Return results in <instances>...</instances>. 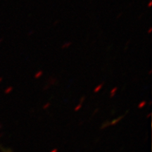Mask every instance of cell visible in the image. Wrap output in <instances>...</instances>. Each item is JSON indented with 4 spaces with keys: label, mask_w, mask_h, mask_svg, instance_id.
Returning <instances> with one entry per match:
<instances>
[{
    "label": "cell",
    "mask_w": 152,
    "mask_h": 152,
    "mask_svg": "<svg viewBox=\"0 0 152 152\" xmlns=\"http://www.w3.org/2000/svg\"><path fill=\"white\" fill-rule=\"evenodd\" d=\"M58 83V80H57L56 78H54V77H49L48 80V85H56V83Z\"/></svg>",
    "instance_id": "1"
},
{
    "label": "cell",
    "mask_w": 152,
    "mask_h": 152,
    "mask_svg": "<svg viewBox=\"0 0 152 152\" xmlns=\"http://www.w3.org/2000/svg\"><path fill=\"white\" fill-rule=\"evenodd\" d=\"M104 83H100L99 85H98L97 86H96V87H95V88L94 89V93H97V92H100V91L102 90V87H103V86H104Z\"/></svg>",
    "instance_id": "2"
},
{
    "label": "cell",
    "mask_w": 152,
    "mask_h": 152,
    "mask_svg": "<svg viewBox=\"0 0 152 152\" xmlns=\"http://www.w3.org/2000/svg\"><path fill=\"white\" fill-rule=\"evenodd\" d=\"M43 71H38L37 72H36L35 75H34V77H35V79H39L43 75Z\"/></svg>",
    "instance_id": "3"
},
{
    "label": "cell",
    "mask_w": 152,
    "mask_h": 152,
    "mask_svg": "<svg viewBox=\"0 0 152 152\" xmlns=\"http://www.w3.org/2000/svg\"><path fill=\"white\" fill-rule=\"evenodd\" d=\"M117 91H118V87H114L111 90V92H110V97H111V98L113 97V96H115V93L117 92Z\"/></svg>",
    "instance_id": "4"
},
{
    "label": "cell",
    "mask_w": 152,
    "mask_h": 152,
    "mask_svg": "<svg viewBox=\"0 0 152 152\" xmlns=\"http://www.w3.org/2000/svg\"><path fill=\"white\" fill-rule=\"evenodd\" d=\"M71 45H72V43L71 42H66L63 44L62 46H61V48L64 49H68V47H71Z\"/></svg>",
    "instance_id": "5"
},
{
    "label": "cell",
    "mask_w": 152,
    "mask_h": 152,
    "mask_svg": "<svg viewBox=\"0 0 152 152\" xmlns=\"http://www.w3.org/2000/svg\"><path fill=\"white\" fill-rule=\"evenodd\" d=\"M145 105H146V101H142V102H140V104H139V108L144 107Z\"/></svg>",
    "instance_id": "6"
},
{
    "label": "cell",
    "mask_w": 152,
    "mask_h": 152,
    "mask_svg": "<svg viewBox=\"0 0 152 152\" xmlns=\"http://www.w3.org/2000/svg\"><path fill=\"white\" fill-rule=\"evenodd\" d=\"M49 87H50V85L47 84V85H45V86L43 87V90H47L48 89H49Z\"/></svg>",
    "instance_id": "7"
},
{
    "label": "cell",
    "mask_w": 152,
    "mask_h": 152,
    "mask_svg": "<svg viewBox=\"0 0 152 152\" xmlns=\"http://www.w3.org/2000/svg\"><path fill=\"white\" fill-rule=\"evenodd\" d=\"M85 96H82L81 97V99H80V104L83 103V102H84L85 101Z\"/></svg>",
    "instance_id": "8"
},
{
    "label": "cell",
    "mask_w": 152,
    "mask_h": 152,
    "mask_svg": "<svg viewBox=\"0 0 152 152\" xmlns=\"http://www.w3.org/2000/svg\"><path fill=\"white\" fill-rule=\"evenodd\" d=\"M49 106H50V103H49V102H48V103H47L45 106H44V109H46V108H48Z\"/></svg>",
    "instance_id": "9"
},
{
    "label": "cell",
    "mask_w": 152,
    "mask_h": 152,
    "mask_svg": "<svg viewBox=\"0 0 152 152\" xmlns=\"http://www.w3.org/2000/svg\"><path fill=\"white\" fill-rule=\"evenodd\" d=\"M151 32H152V28L150 27V28H149V30H147V33H148V34H151Z\"/></svg>",
    "instance_id": "10"
},
{
    "label": "cell",
    "mask_w": 152,
    "mask_h": 152,
    "mask_svg": "<svg viewBox=\"0 0 152 152\" xmlns=\"http://www.w3.org/2000/svg\"><path fill=\"white\" fill-rule=\"evenodd\" d=\"M80 107H81V104H79V105L77 106V107L75 108V110H76V111H77V110H78V109H80Z\"/></svg>",
    "instance_id": "11"
},
{
    "label": "cell",
    "mask_w": 152,
    "mask_h": 152,
    "mask_svg": "<svg viewBox=\"0 0 152 152\" xmlns=\"http://www.w3.org/2000/svg\"><path fill=\"white\" fill-rule=\"evenodd\" d=\"M12 87H9V88L8 89V90H7V93H9V92H10L11 91H12Z\"/></svg>",
    "instance_id": "12"
},
{
    "label": "cell",
    "mask_w": 152,
    "mask_h": 152,
    "mask_svg": "<svg viewBox=\"0 0 152 152\" xmlns=\"http://www.w3.org/2000/svg\"><path fill=\"white\" fill-rule=\"evenodd\" d=\"M151 5H152V1H150L149 3L148 4V7H149V8H150V7H151Z\"/></svg>",
    "instance_id": "13"
},
{
    "label": "cell",
    "mask_w": 152,
    "mask_h": 152,
    "mask_svg": "<svg viewBox=\"0 0 152 152\" xmlns=\"http://www.w3.org/2000/svg\"><path fill=\"white\" fill-rule=\"evenodd\" d=\"M34 33V31H30L29 33H28V35H32V33Z\"/></svg>",
    "instance_id": "14"
},
{
    "label": "cell",
    "mask_w": 152,
    "mask_h": 152,
    "mask_svg": "<svg viewBox=\"0 0 152 152\" xmlns=\"http://www.w3.org/2000/svg\"><path fill=\"white\" fill-rule=\"evenodd\" d=\"M121 15H122V13H121V14H120L119 15H118L117 18H120V17H121Z\"/></svg>",
    "instance_id": "15"
},
{
    "label": "cell",
    "mask_w": 152,
    "mask_h": 152,
    "mask_svg": "<svg viewBox=\"0 0 152 152\" xmlns=\"http://www.w3.org/2000/svg\"><path fill=\"white\" fill-rule=\"evenodd\" d=\"M151 72H152L151 70H150V71H149V73H148V74H149V75H151Z\"/></svg>",
    "instance_id": "16"
}]
</instances>
